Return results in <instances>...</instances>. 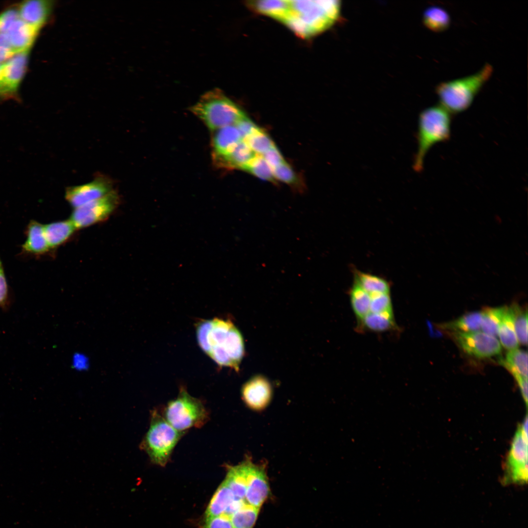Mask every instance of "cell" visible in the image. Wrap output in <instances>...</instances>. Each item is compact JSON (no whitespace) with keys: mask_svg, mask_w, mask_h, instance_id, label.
Here are the masks:
<instances>
[{"mask_svg":"<svg viewBox=\"0 0 528 528\" xmlns=\"http://www.w3.org/2000/svg\"><path fill=\"white\" fill-rule=\"evenodd\" d=\"M198 344L218 365L238 371L244 353V343L239 330L230 321L218 318L203 320L196 326Z\"/></svg>","mask_w":528,"mask_h":528,"instance_id":"6da1fadb","label":"cell"},{"mask_svg":"<svg viewBox=\"0 0 528 528\" xmlns=\"http://www.w3.org/2000/svg\"><path fill=\"white\" fill-rule=\"evenodd\" d=\"M289 13L283 21L297 36L308 39L330 27L338 19L339 0H290Z\"/></svg>","mask_w":528,"mask_h":528,"instance_id":"7a4b0ae2","label":"cell"},{"mask_svg":"<svg viewBox=\"0 0 528 528\" xmlns=\"http://www.w3.org/2000/svg\"><path fill=\"white\" fill-rule=\"evenodd\" d=\"M493 71V66L486 63L472 74L439 83L435 88L439 104L451 115L464 111L471 106Z\"/></svg>","mask_w":528,"mask_h":528,"instance_id":"3957f363","label":"cell"},{"mask_svg":"<svg viewBox=\"0 0 528 528\" xmlns=\"http://www.w3.org/2000/svg\"><path fill=\"white\" fill-rule=\"evenodd\" d=\"M451 115L439 104L420 113L416 135L418 147L413 166L416 172L422 170L425 157L433 146L449 140Z\"/></svg>","mask_w":528,"mask_h":528,"instance_id":"277c9868","label":"cell"},{"mask_svg":"<svg viewBox=\"0 0 528 528\" xmlns=\"http://www.w3.org/2000/svg\"><path fill=\"white\" fill-rule=\"evenodd\" d=\"M190 110L213 132L235 125L246 116L238 105L219 88L203 94Z\"/></svg>","mask_w":528,"mask_h":528,"instance_id":"5b68a950","label":"cell"},{"mask_svg":"<svg viewBox=\"0 0 528 528\" xmlns=\"http://www.w3.org/2000/svg\"><path fill=\"white\" fill-rule=\"evenodd\" d=\"M181 436V432L172 427L157 411L154 410L149 429L141 447L153 463L164 466Z\"/></svg>","mask_w":528,"mask_h":528,"instance_id":"8992f818","label":"cell"},{"mask_svg":"<svg viewBox=\"0 0 528 528\" xmlns=\"http://www.w3.org/2000/svg\"><path fill=\"white\" fill-rule=\"evenodd\" d=\"M164 418L175 429L182 432L193 427H200L207 422V411L198 399L190 396L181 388L177 397L170 401L164 410Z\"/></svg>","mask_w":528,"mask_h":528,"instance_id":"52a82bcc","label":"cell"},{"mask_svg":"<svg viewBox=\"0 0 528 528\" xmlns=\"http://www.w3.org/2000/svg\"><path fill=\"white\" fill-rule=\"evenodd\" d=\"M505 481L523 484L528 480V417L518 427L505 463Z\"/></svg>","mask_w":528,"mask_h":528,"instance_id":"ba28073f","label":"cell"},{"mask_svg":"<svg viewBox=\"0 0 528 528\" xmlns=\"http://www.w3.org/2000/svg\"><path fill=\"white\" fill-rule=\"evenodd\" d=\"M120 201L119 195L113 190L98 199L74 209L69 220L76 229L88 227L108 219Z\"/></svg>","mask_w":528,"mask_h":528,"instance_id":"9c48e42d","label":"cell"},{"mask_svg":"<svg viewBox=\"0 0 528 528\" xmlns=\"http://www.w3.org/2000/svg\"><path fill=\"white\" fill-rule=\"evenodd\" d=\"M29 50L18 52L2 64L0 74V102L19 99L17 91L26 69Z\"/></svg>","mask_w":528,"mask_h":528,"instance_id":"30bf717a","label":"cell"},{"mask_svg":"<svg viewBox=\"0 0 528 528\" xmlns=\"http://www.w3.org/2000/svg\"><path fill=\"white\" fill-rule=\"evenodd\" d=\"M452 336L462 349L477 358L490 357L499 354L501 346L494 337L484 332H452Z\"/></svg>","mask_w":528,"mask_h":528,"instance_id":"8fae6325","label":"cell"},{"mask_svg":"<svg viewBox=\"0 0 528 528\" xmlns=\"http://www.w3.org/2000/svg\"><path fill=\"white\" fill-rule=\"evenodd\" d=\"M113 190L112 180L100 175L88 183L67 188L65 198L75 209L98 199Z\"/></svg>","mask_w":528,"mask_h":528,"instance_id":"7c38bea8","label":"cell"},{"mask_svg":"<svg viewBox=\"0 0 528 528\" xmlns=\"http://www.w3.org/2000/svg\"><path fill=\"white\" fill-rule=\"evenodd\" d=\"M270 488L265 469L251 461L247 477L246 504L260 508L269 496Z\"/></svg>","mask_w":528,"mask_h":528,"instance_id":"4fadbf2b","label":"cell"},{"mask_svg":"<svg viewBox=\"0 0 528 528\" xmlns=\"http://www.w3.org/2000/svg\"><path fill=\"white\" fill-rule=\"evenodd\" d=\"M242 398L251 409L259 411L269 403L272 389L267 379L262 376H256L245 383L242 390Z\"/></svg>","mask_w":528,"mask_h":528,"instance_id":"5bb4252c","label":"cell"},{"mask_svg":"<svg viewBox=\"0 0 528 528\" xmlns=\"http://www.w3.org/2000/svg\"><path fill=\"white\" fill-rule=\"evenodd\" d=\"M52 5L50 0H26L19 5L18 9L20 18L39 31L46 23Z\"/></svg>","mask_w":528,"mask_h":528,"instance_id":"9a60e30c","label":"cell"},{"mask_svg":"<svg viewBox=\"0 0 528 528\" xmlns=\"http://www.w3.org/2000/svg\"><path fill=\"white\" fill-rule=\"evenodd\" d=\"M39 32L20 18L9 28L6 34L16 53L30 50Z\"/></svg>","mask_w":528,"mask_h":528,"instance_id":"2e32d148","label":"cell"},{"mask_svg":"<svg viewBox=\"0 0 528 528\" xmlns=\"http://www.w3.org/2000/svg\"><path fill=\"white\" fill-rule=\"evenodd\" d=\"M214 132L212 139L213 159L226 154L243 140L235 125L226 126Z\"/></svg>","mask_w":528,"mask_h":528,"instance_id":"e0dca14e","label":"cell"},{"mask_svg":"<svg viewBox=\"0 0 528 528\" xmlns=\"http://www.w3.org/2000/svg\"><path fill=\"white\" fill-rule=\"evenodd\" d=\"M246 143L242 140L226 154L213 159L218 167L224 168H237L244 170L256 156Z\"/></svg>","mask_w":528,"mask_h":528,"instance_id":"ac0fdd59","label":"cell"},{"mask_svg":"<svg viewBox=\"0 0 528 528\" xmlns=\"http://www.w3.org/2000/svg\"><path fill=\"white\" fill-rule=\"evenodd\" d=\"M26 239L22 245L24 252L36 255H43L50 249L46 241L44 225L35 220H31L26 230Z\"/></svg>","mask_w":528,"mask_h":528,"instance_id":"d6986e66","label":"cell"},{"mask_svg":"<svg viewBox=\"0 0 528 528\" xmlns=\"http://www.w3.org/2000/svg\"><path fill=\"white\" fill-rule=\"evenodd\" d=\"M76 230L70 220L53 222L44 225V235L50 249L65 242Z\"/></svg>","mask_w":528,"mask_h":528,"instance_id":"ffe728a7","label":"cell"},{"mask_svg":"<svg viewBox=\"0 0 528 528\" xmlns=\"http://www.w3.org/2000/svg\"><path fill=\"white\" fill-rule=\"evenodd\" d=\"M247 5L255 11L282 22L288 16L291 7L290 0L249 1Z\"/></svg>","mask_w":528,"mask_h":528,"instance_id":"44dd1931","label":"cell"},{"mask_svg":"<svg viewBox=\"0 0 528 528\" xmlns=\"http://www.w3.org/2000/svg\"><path fill=\"white\" fill-rule=\"evenodd\" d=\"M353 274L354 282L370 295L390 293V284L385 279L357 269H354Z\"/></svg>","mask_w":528,"mask_h":528,"instance_id":"7402d4cb","label":"cell"},{"mask_svg":"<svg viewBox=\"0 0 528 528\" xmlns=\"http://www.w3.org/2000/svg\"><path fill=\"white\" fill-rule=\"evenodd\" d=\"M235 499L231 490L224 482H222L209 504L206 511V518L223 514Z\"/></svg>","mask_w":528,"mask_h":528,"instance_id":"603a6c76","label":"cell"},{"mask_svg":"<svg viewBox=\"0 0 528 528\" xmlns=\"http://www.w3.org/2000/svg\"><path fill=\"white\" fill-rule=\"evenodd\" d=\"M359 324L360 328L375 332L386 331L395 329L396 326L393 312H370Z\"/></svg>","mask_w":528,"mask_h":528,"instance_id":"cb8c5ba5","label":"cell"},{"mask_svg":"<svg viewBox=\"0 0 528 528\" xmlns=\"http://www.w3.org/2000/svg\"><path fill=\"white\" fill-rule=\"evenodd\" d=\"M498 335L502 345L509 350L517 349L519 342L514 327L513 313L511 306L506 308L499 326Z\"/></svg>","mask_w":528,"mask_h":528,"instance_id":"d4e9b609","label":"cell"},{"mask_svg":"<svg viewBox=\"0 0 528 528\" xmlns=\"http://www.w3.org/2000/svg\"><path fill=\"white\" fill-rule=\"evenodd\" d=\"M422 21L430 30L440 32L446 29L450 25L451 18L448 12L439 6H431L423 12Z\"/></svg>","mask_w":528,"mask_h":528,"instance_id":"484cf974","label":"cell"},{"mask_svg":"<svg viewBox=\"0 0 528 528\" xmlns=\"http://www.w3.org/2000/svg\"><path fill=\"white\" fill-rule=\"evenodd\" d=\"M349 295L352 310L360 322L370 312L371 295L353 282Z\"/></svg>","mask_w":528,"mask_h":528,"instance_id":"4316f807","label":"cell"},{"mask_svg":"<svg viewBox=\"0 0 528 528\" xmlns=\"http://www.w3.org/2000/svg\"><path fill=\"white\" fill-rule=\"evenodd\" d=\"M482 316V312L469 313L453 321L443 323L440 327L453 332L478 331L481 328Z\"/></svg>","mask_w":528,"mask_h":528,"instance_id":"83f0119b","label":"cell"},{"mask_svg":"<svg viewBox=\"0 0 528 528\" xmlns=\"http://www.w3.org/2000/svg\"><path fill=\"white\" fill-rule=\"evenodd\" d=\"M501 364L509 371H513L528 378V354L526 352L515 349L509 350Z\"/></svg>","mask_w":528,"mask_h":528,"instance_id":"f1b7e54d","label":"cell"},{"mask_svg":"<svg viewBox=\"0 0 528 528\" xmlns=\"http://www.w3.org/2000/svg\"><path fill=\"white\" fill-rule=\"evenodd\" d=\"M506 308V306L489 308L482 311L481 328L484 333L493 336L498 334Z\"/></svg>","mask_w":528,"mask_h":528,"instance_id":"f546056e","label":"cell"},{"mask_svg":"<svg viewBox=\"0 0 528 528\" xmlns=\"http://www.w3.org/2000/svg\"><path fill=\"white\" fill-rule=\"evenodd\" d=\"M259 511V508L245 504L231 516L230 519L233 528H252Z\"/></svg>","mask_w":528,"mask_h":528,"instance_id":"4dcf8cb0","label":"cell"},{"mask_svg":"<svg viewBox=\"0 0 528 528\" xmlns=\"http://www.w3.org/2000/svg\"><path fill=\"white\" fill-rule=\"evenodd\" d=\"M513 313V323L518 342L527 345L528 342V312L519 305H511Z\"/></svg>","mask_w":528,"mask_h":528,"instance_id":"1f68e13d","label":"cell"},{"mask_svg":"<svg viewBox=\"0 0 528 528\" xmlns=\"http://www.w3.org/2000/svg\"><path fill=\"white\" fill-rule=\"evenodd\" d=\"M243 140L259 155L264 154L275 145L269 135L260 128Z\"/></svg>","mask_w":528,"mask_h":528,"instance_id":"d6a6232c","label":"cell"},{"mask_svg":"<svg viewBox=\"0 0 528 528\" xmlns=\"http://www.w3.org/2000/svg\"><path fill=\"white\" fill-rule=\"evenodd\" d=\"M243 170L261 179L269 181L274 180L273 169L261 155H256Z\"/></svg>","mask_w":528,"mask_h":528,"instance_id":"836d02e7","label":"cell"},{"mask_svg":"<svg viewBox=\"0 0 528 528\" xmlns=\"http://www.w3.org/2000/svg\"><path fill=\"white\" fill-rule=\"evenodd\" d=\"M370 311L373 313L393 312L390 293L371 295Z\"/></svg>","mask_w":528,"mask_h":528,"instance_id":"e575fe53","label":"cell"},{"mask_svg":"<svg viewBox=\"0 0 528 528\" xmlns=\"http://www.w3.org/2000/svg\"><path fill=\"white\" fill-rule=\"evenodd\" d=\"M274 178L288 184L296 183L297 178L289 165L286 162L273 170Z\"/></svg>","mask_w":528,"mask_h":528,"instance_id":"d590c367","label":"cell"},{"mask_svg":"<svg viewBox=\"0 0 528 528\" xmlns=\"http://www.w3.org/2000/svg\"><path fill=\"white\" fill-rule=\"evenodd\" d=\"M18 8H9L0 14V33L5 34L9 28L20 18Z\"/></svg>","mask_w":528,"mask_h":528,"instance_id":"8d00e7d4","label":"cell"},{"mask_svg":"<svg viewBox=\"0 0 528 528\" xmlns=\"http://www.w3.org/2000/svg\"><path fill=\"white\" fill-rule=\"evenodd\" d=\"M235 125L238 129L243 140L260 129L246 116L239 120Z\"/></svg>","mask_w":528,"mask_h":528,"instance_id":"74e56055","label":"cell"},{"mask_svg":"<svg viewBox=\"0 0 528 528\" xmlns=\"http://www.w3.org/2000/svg\"><path fill=\"white\" fill-rule=\"evenodd\" d=\"M204 528H233L230 519L222 514L206 518Z\"/></svg>","mask_w":528,"mask_h":528,"instance_id":"f35d334b","label":"cell"},{"mask_svg":"<svg viewBox=\"0 0 528 528\" xmlns=\"http://www.w3.org/2000/svg\"><path fill=\"white\" fill-rule=\"evenodd\" d=\"M15 54L6 34L0 33V64L5 63Z\"/></svg>","mask_w":528,"mask_h":528,"instance_id":"ab89813d","label":"cell"},{"mask_svg":"<svg viewBox=\"0 0 528 528\" xmlns=\"http://www.w3.org/2000/svg\"><path fill=\"white\" fill-rule=\"evenodd\" d=\"M262 156L273 170L285 162L281 153L275 145Z\"/></svg>","mask_w":528,"mask_h":528,"instance_id":"60d3db41","label":"cell"},{"mask_svg":"<svg viewBox=\"0 0 528 528\" xmlns=\"http://www.w3.org/2000/svg\"><path fill=\"white\" fill-rule=\"evenodd\" d=\"M8 285L0 258V307L5 308L8 303Z\"/></svg>","mask_w":528,"mask_h":528,"instance_id":"b9f144b4","label":"cell"},{"mask_svg":"<svg viewBox=\"0 0 528 528\" xmlns=\"http://www.w3.org/2000/svg\"><path fill=\"white\" fill-rule=\"evenodd\" d=\"M520 387L522 396L527 406L528 403V378L513 371H509Z\"/></svg>","mask_w":528,"mask_h":528,"instance_id":"7bdbcfd3","label":"cell"},{"mask_svg":"<svg viewBox=\"0 0 528 528\" xmlns=\"http://www.w3.org/2000/svg\"><path fill=\"white\" fill-rule=\"evenodd\" d=\"M72 365L78 371L85 370L89 366L88 359L82 353H76L72 357Z\"/></svg>","mask_w":528,"mask_h":528,"instance_id":"ee69618b","label":"cell"},{"mask_svg":"<svg viewBox=\"0 0 528 528\" xmlns=\"http://www.w3.org/2000/svg\"><path fill=\"white\" fill-rule=\"evenodd\" d=\"M2 64H0V74L1 69H2Z\"/></svg>","mask_w":528,"mask_h":528,"instance_id":"f6af8a7d","label":"cell"}]
</instances>
